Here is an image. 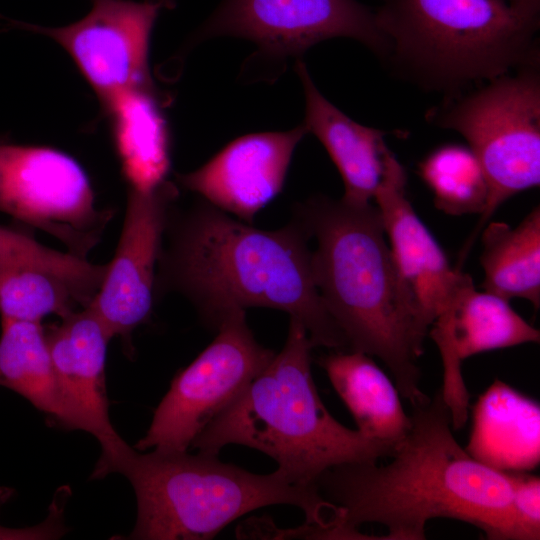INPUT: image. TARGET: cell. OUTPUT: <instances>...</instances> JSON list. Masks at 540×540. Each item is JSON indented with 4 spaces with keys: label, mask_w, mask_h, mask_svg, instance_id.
Here are the masks:
<instances>
[{
    "label": "cell",
    "mask_w": 540,
    "mask_h": 540,
    "mask_svg": "<svg viewBox=\"0 0 540 540\" xmlns=\"http://www.w3.org/2000/svg\"><path fill=\"white\" fill-rule=\"evenodd\" d=\"M218 36L250 40L257 49L247 63L273 66L276 74L330 38L354 39L382 61L388 49L375 10L357 0H222L193 40Z\"/></svg>",
    "instance_id": "9"
},
{
    "label": "cell",
    "mask_w": 540,
    "mask_h": 540,
    "mask_svg": "<svg viewBox=\"0 0 540 540\" xmlns=\"http://www.w3.org/2000/svg\"><path fill=\"white\" fill-rule=\"evenodd\" d=\"M99 287L36 265L0 264L1 320L41 322L88 307Z\"/></svg>",
    "instance_id": "23"
},
{
    "label": "cell",
    "mask_w": 540,
    "mask_h": 540,
    "mask_svg": "<svg viewBox=\"0 0 540 540\" xmlns=\"http://www.w3.org/2000/svg\"><path fill=\"white\" fill-rule=\"evenodd\" d=\"M410 417L390 463H346L319 477L320 495L342 511V539H372L357 527L378 523L387 528L382 539L423 540L428 521L449 518L489 540H512L509 472L480 463L460 446L440 390L412 406Z\"/></svg>",
    "instance_id": "1"
},
{
    "label": "cell",
    "mask_w": 540,
    "mask_h": 540,
    "mask_svg": "<svg viewBox=\"0 0 540 540\" xmlns=\"http://www.w3.org/2000/svg\"><path fill=\"white\" fill-rule=\"evenodd\" d=\"M0 264L36 265L68 277L78 276L83 260L68 252L48 248L24 232L0 226Z\"/></svg>",
    "instance_id": "25"
},
{
    "label": "cell",
    "mask_w": 540,
    "mask_h": 540,
    "mask_svg": "<svg viewBox=\"0 0 540 540\" xmlns=\"http://www.w3.org/2000/svg\"><path fill=\"white\" fill-rule=\"evenodd\" d=\"M80 20L62 27L25 24L59 43L104 104L129 90L153 87L148 52L154 23L169 0H90Z\"/></svg>",
    "instance_id": "11"
},
{
    "label": "cell",
    "mask_w": 540,
    "mask_h": 540,
    "mask_svg": "<svg viewBox=\"0 0 540 540\" xmlns=\"http://www.w3.org/2000/svg\"><path fill=\"white\" fill-rule=\"evenodd\" d=\"M482 287L508 301L528 300L540 306V207L515 227L491 222L482 229Z\"/></svg>",
    "instance_id": "22"
},
{
    "label": "cell",
    "mask_w": 540,
    "mask_h": 540,
    "mask_svg": "<svg viewBox=\"0 0 540 540\" xmlns=\"http://www.w3.org/2000/svg\"><path fill=\"white\" fill-rule=\"evenodd\" d=\"M173 206L155 295L182 294L214 330L233 312L266 307L300 321L314 347H348L315 285L310 236L300 221L263 230L203 199L183 212Z\"/></svg>",
    "instance_id": "2"
},
{
    "label": "cell",
    "mask_w": 540,
    "mask_h": 540,
    "mask_svg": "<svg viewBox=\"0 0 540 540\" xmlns=\"http://www.w3.org/2000/svg\"><path fill=\"white\" fill-rule=\"evenodd\" d=\"M307 133L303 123L288 131L239 137L177 180L209 204L253 224L257 213L281 192L293 153Z\"/></svg>",
    "instance_id": "15"
},
{
    "label": "cell",
    "mask_w": 540,
    "mask_h": 540,
    "mask_svg": "<svg viewBox=\"0 0 540 540\" xmlns=\"http://www.w3.org/2000/svg\"><path fill=\"white\" fill-rule=\"evenodd\" d=\"M317 362L362 435L399 442L407 434L411 417L404 410L398 388L371 356L339 351L324 355Z\"/></svg>",
    "instance_id": "19"
},
{
    "label": "cell",
    "mask_w": 540,
    "mask_h": 540,
    "mask_svg": "<svg viewBox=\"0 0 540 540\" xmlns=\"http://www.w3.org/2000/svg\"><path fill=\"white\" fill-rule=\"evenodd\" d=\"M0 212H2L1 206H0Z\"/></svg>",
    "instance_id": "28"
},
{
    "label": "cell",
    "mask_w": 540,
    "mask_h": 540,
    "mask_svg": "<svg viewBox=\"0 0 540 540\" xmlns=\"http://www.w3.org/2000/svg\"><path fill=\"white\" fill-rule=\"evenodd\" d=\"M419 173L432 191L438 209L449 215L482 214L488 185L476 156L468 146L445 144L420 163Z\"/></svg>",
    "instance_id": "24"
},
{
    "label": "cell",
    "mask_w": 540,
    "mask_h": 540,
    "mask_svg": "<svg viewBox=\"0 0 540 540\" xmlns=\"http://www.w3.org/2000/svg\"><path fill=\"white\" fill-rule=\"evenodd\" d=\"M177 196L169 181L149 192L129 190L114 257L89 305L112 338L130 341L131 333L151 315L157 263Z\"/></svg>",
    "instance_id": "12"
},
{
    "label": "cell",
    "mask_w": 540,
    "mask_h": 540,
    "mask_svg": "<svg viewBox=\"0 0 540 540\" xmlns=\"http://www.w3.org/2000/svg\"><path fill=\"white\" fill-rule=\"evenodd\" d=\"M464 449L499 471H533L540 461L539 402L495 379L472 407Z\"/></svg>",
    "instance_id": "18"
},
{
    "label": "cell",
    "mask_w": 540,
    "mask_h": 540,
    "mask_svg": "<svg viewBox=\"0 0 540 540\" xmlns=\"http://www.w3.org/2000/svg\"><path fill=\"white\" fill-rule=\"evenodd\" d=\"M129 190L149 192L164 184L170 168L165 117L153 87L136 88L105 104Z\"/></svg>",
    "instance_id": "20"
},
{
    "label": "cell",
    "mask_w": 540,
    "mask_h": 540,
    "mask_svg": "<svg viewBox=\"0 0 540 540\" xmlns=\"http://www.w3.org/2000/svg\"><path fill=\"white\" fill-rule=\"evenodd\" d=\"M511 5L519 10L532 14L540 15V0H507Z\"/></svg>",
    "instance_id": "27"
},
{
    "label": "cell",
    "mask_w": 540,
    "mask_h": 540,
    "mask_svg": "<svg viewBox=\"0 0 540 540\" xmlns=\"http://www.w3.org/2000/svg\"><path fill=\"white\" fill-rule=\"evenodd\" d=\"M430 336L441 356L440 393L454 430L466 424L470 407L462 361L479 353L540 341L539 330L526 322L508 300L478 291L466 273L448 306L431 325Z\"/></svg>",
    "instance_id": "14"
},
{
    "label": "cell",
    "mask_w": 540,
    "mask_h": 540,
    "mask_svg": "<svg viewBox=\"0 0 540 540\" xmlns=\"http://www.w3.org/2000/svg\"><path fill=\"white\" fill-rule=\"evenodd\" d=\"M384 62L446 97L539 62L540 15L507 0H378Z\"/></svg>",
    "instance_id": "5"
},
{
    "label": "cell",
    "mask_w": 540,
    "mask_h": 540,
    "mask_svg": "<svg viewBox=\"0 0 540 540\" xmlns=\"http://www.w3.org/2000/svg\"><path fill=\"white\" fill-rule=\"evenodd\" d=\"M313 347L303 324L290 317L282 350L191 448L210 455L228 444L256 449L274 459L288 481L316 489L334 466L391 457L398 442L368 438L327 410L311 372Z\"/></svg>",
    "instance_id": "4"
},
{
    "label": "cell",
    "mask_w": 540,
    "mask_h": 540,
    "mask_svg": "<svg viewBox=\"0 0 540 540\" xmlns=\"http://www.w3.org/2000/svg\"><path fill=\"white\" fill-rule=\"evenodd\" d=\"M293 217L316 242L314 282L349 349L379 358L411 406L426 401L417 361L428 330L398 271L377 206L317 195L296 204Z\"/></svg>",
    "instance_id": "3"
},
{
    "label": "cell",
    "mask_w": 540,
    "mask_h": 540,
    "mask_svg": "<svg viewBox=\"0 0 540 540\" xmlns=\"http://www.w3.org/2000/svg\"><path fill=\"white\" fill-rule=\"evenodd\" d=\"M218 455L131 448L117 472L130 481L137 520L130 539H211L255 509L289 504L324 538L341 514L316 488L291 483L278 470L254 474L221 462Z\"/></svg>",
    "instance_id": "6"
},
{
    "label": "cell",
    "mask_w": 540,
    "mask_h": 540,
    "mask_svg": "<svg viewBox=\"0 0 540 540\" xmlns=\"http://www.w3.org/2000/svg\"><path fill=\"white\" fill-rule=\"evenodd\" d=\"M216 331L214 340L175 375L136 449L188 451L276 354L255 339L245 311L227 316Z\"/></svg>",
    "instance_id": "8"
},
{
    "label": "cell",
    "mask_w": 540,
    "mask_h": 540,
    "mask_svg": "<svg viewBox=\"0 0 540 540\" xmlns=\"http://www.w3.org/2000/svg\"><path fill=\"white\" fill-rule=\"evenodd\" d=\"M512 493L510 517L512 540L540 538V478L529 471L509 472Z\"/></svg>",
    "instance_id": "26"
},
{
    "label": "cell",
    "mask_w": 540,
    "mask_h": 540,
    "mask_svg": "<svg viewBox=\"0 0 540 540\" xmlns=\"http://www.w3.org/2000/svg\"><path fill=\"white\" fill-rule=\"evenodd\" d=\"M295 70L305 95L304 125L322 143L341 175V201L355 207L371 204L394 154L385 141L387 132L355 122L329 102L301 59L296 60Z\"/></svg>",
    "instance_id": "17"
},
{
    "label": "cell",
    "mask_w": 540,
    "mask_h": 540,
    "mask_svg": "<svg viewBox=\"0 0 540 540\" xmlns=\"http://www.w3.org/2000/svg\"><path fill=\"white\" fill-rule=\"evenodd\" d=\"M170 1H172V0H170Z\"/></svg>",
    "instance_id": "29"
},
{
    "label": "cell",
    "mask_w": 540,
    "mask_h": 540,
    "mask_svg": "<svg viewBox=\"0 0 540 540\" xmlns=\"http://www.w3.org/2000/svg\"><path fill=\"white\" fill-rule=\"evenodd\" d=\"M0 386L24 397L52 424L73 430L41 322L1 320Z\"/></svg>",
    "instance_id": "21"
},
{
    "label": "cell",
    "mask_w": 540,
    "mask_h": 540,
    "mask_svg": "<svg viewBox=\"0 0 540 540\" xmlns=\"http://www.w3.org/2000/svg\"><path fill=\"white\" fill-rule=\"evenodd\" d=\"M426 119L465 138L488 185L487 204L463 247L464 258L503 202L540 184V61L446 97Z\"/></svg>",
    "instance_id": "7"
},
{
    "label": "cell",
    "mask_w": 540,
    "mask_h": 540,
    "mask_svg": "<svg viewBox=\"0 0 540 540\" xmlns=\"http://www.w3.org/2000/svg\"><path fill=\"white\" fill-rule=\"evenodd\" d=\"M55 378L73 430L92 434L102 453L92 478L116 472L131 447L113 428L105 386L107 347L112 338L88 306L44 327Z\"/></svg>",
    "instance_id": "13"
},
{
    "label": "cell",
    "mask_w": 540,
    "mask_h": 540,
    "mask_svg": "<svg viewBox=\"0 0 540 540\" xmlns=\"http://www.w3.org/2000/svg\"><path fill=\"white\" fill-rule=\"evenodd\" d=\"M2 213L48 232L69 252L85 257L112 212L98 210L86 173L55 149L0 139Z\"/></svg>",
    "instance_id": "10"
},
{
    "label": "cell",
    "mask_w": 540,
    "mask_h": 540,
    "mask_svg": "<svg viewBox=\"0 0 540 540\" xmlns=\"http://www.w3.org/2000/svg\"><path fill=\"white\" fill-rule=\"evenodd\" d=\"M406 172L393 154L374 201L402 280L419 319L429 331L463 277L418 217L407 193Z\"/></svg>",
    "instance_id": "16"
}]
</instances>
